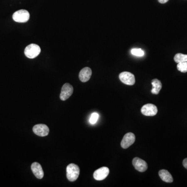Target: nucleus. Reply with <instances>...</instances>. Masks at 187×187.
<instances>
[{"mask_svg": "<svg viewBox=\"0 0 187 187\" xmlns=\"http://www.w3.org/2000/svg\"><path fill=\"white\" fill-rule=\"evenodd\" d=\"M67 177L70 181H76L80 175V168L75 164H70L67 167Z\"/></svg>", "mask_w": 187, "mask_h": 187, "instance_id": "obj_1", "label": "nucleus"}, {"mask_svg": "<svg viewBox=\"0 0 187 187\" xmlns=\"http://www.w3.org/2000/svg\"><path fill=\"white\" fill-rule=\"evenodd\" d=\"M24 53L27 57L30 59H33L36 57L41 53V48L37 44H31L26 47Z\"/></svg>", "mask_w": 187, "mask_h": 187, "instance_id": "obj_2", "label": "nucleus"}, {"mask_svg": "<svg viewBox=\"0 0 187 187\" xmlns=\"http://www.w3.org/2000/svg\"><path fill=\"white\" fill-rule=\"evenodd\" d=\"M13 19L17 23H26L30 19V14L27 10L20 9L14 13Z\"/></svg>", "mask_w": 187, "mask_h": 187, "instance_id": "obj_3", "label": "nucleus"}, {"mask_svg": "<svg viewBox=\"0 0 187 187\" xmlns=\"http://www.w3.org/2000/svg\"><path fill=\"white\" fill-rule=\"evenodd\" d=\"M120 80L122 83L128 85H133L135 83L134 74L129 72H123L119 75Z\"/></svg>", "mask_w": 187, "mask_h": 187, "instance_id": "obj_4", "label": "nucleus"}, {"mask_svg": "<svg viewBox=\"0 0 187 187\" xmlns=\"http://www.w3.org/2000/svg\"><path fill=\"white\" fill-rule=\"evenodd\" d=\"M73 92V88L71 84L69 83H66L63 85L61 88V93L60 94V98L62 101L68 99L71 96Z\"/></svg>", "mask_w": 187, "mask_h": 187, "instance_id": "obj_5", "label": "nucleus"}, {"mask_svg": "<svg viewBox=\"0 0 187 187\" xmlns=\"http://www.w3.org/2000/svg\"><path fill=\"white\" fill-rule=\"evenodd\" d=\"M141 112L142 115L146 116H154L158 112V108L154 104H148L142 108Z\"/></svg>", "mask_w": 187, "mask_h": 187, "instance_id": "obj_6", "label": "nucleus"}, {"mask_svg": "<svg viewBox=\"0 0 187 187\" xmlns=\"http://www.w3.org/2000/svg\"><path fill=\"white\" fill-rule=\"evenodd\" d=\"M33 131L34 133L41 137H44L48 135L50 132V130L48 126L45 124H37L34 126L33 127Z\"/></svg>", "mask_w": 187, "mask_h": 187, "instance_id": "obj_7", "label": "nucleus"}, {"mask_svg": "<svg viewBox=\"0 0 187 187\" xmlns=\"http://www.w3.org/2000/svg\"><path fill=\"white\" fill-rule=\"evenodd\" d=\"M109 169L107 167L99 168L94 173V178L95 180L100 181L104 179L108 176Z\"/></svg>", "mask_w": 187, "mask_h": 187, "instance_id": "obj_8", "label": "nucleus"}, {"mask_svg": "<svg viewBox=\"0 0 187 187\" xmlns=\"http://www.w3.org/2000/svg\"><path fill=\"white\" fill-rule=\"evenodd\" d=\"M135 141V136L132 133L126 134L123 137L121 142V147L123 149H127L134 143Z\"/></svg>", "mask_w": 187, "mask_h": 187, "instance_id": "obj_9", "label": "nucleus"}, {"mask_svg": "<svg viewBox=\"0 0 187 187\" xmlns=\"http://www.w3.org/2000/svg\"><path fill=\"white\" fill-rule=\"evenodd\" d=\"M133 165L137 171L144 172L148 168L147 163L139 158H135L133 160Z\"/></svg>", "mask_w": 187, "mask_h": 187, "instance_id": "obj_10", "label": "nucleus"}, {"mask_svg": "<svg viewBox=\"0 0 187 187\" xmlns=\"http://www.w3.org/2000/svg\"><path fill=\"white\" fill-rule=\"evenodd\" d=\"M31 170L35 176L38 179H42L44 177V172L39 163L37 162L32 163L31 165Z\"/></svg>", "mask_w": 187, "mask_h": 187, "instance_id": "obj_11", "label": "nucleus"}, {"mask_svg": "<svg viewBox=\"0 0 187 187\" xmlns=\"http://www.w3.org/2000/svg\"><path fill=\"white\" fill-rule=\"evenodd\" d=\"M92 71L89 67H85L81 70L79 73V78L82 82H86L91 78Z\"/></svg>", "mask_w": 187, "mask_h": 187, "instance_id": "obj_12", "label": "nucleus"}, {"mask_svg": "<svg viewBox=\"0 0 187 187\" xmlns=\"http://www.w3.org/2000/svg\"><path fill=\"white\" fill-rule=\"evenodd\" d=\"M158 175L163 181L166 183H171L173 181V178L170 173L165 169H162L158 172Z\"/></svg>", "mask_w": 187, "mask_h": 187, "instance_id": "obj_13", "label": "nucleus"}, {"mask_svg": "<svg viewBox=\"0 0 187 187\" xmlns=\"http://www.w3.org/2000/svg\"><path fill=\"white\" fill-rule=\"evenodd\" d=\"M151 84L152 85V89H151V93L153 94L158 95L162 88L161 82L158 79H153L152 80Z\"/></svg>", "mask_w": 187, "mask_h": 187, "instance_id": "obj_14", "label": "nucleus"}, {"mask_svg": "<svg viewBox=\"0 0 187 187\" xmlns=\"http://www.w3.org/2000/svg\"><path fill=\"white\" fill-rule=\"evenodd\" d=\"M174 61L177 63L187 62V55L183 54L181 53L177 54L174 57Z\"/></svg>", "mask_w": 187, "mask_h": 187, "instance_id": "obj_15", "label": "nucleus"}, {"mask_svg": "<svg viewBox=\"0 0 187 187\" xmlns=\"http://www.w3.org/2000/svg\"><path fill=\"white\" fill-rule=\"evenodd\" d=\"M177 69L181 72L186 73L187 72V62H182L178 63Z\"/></svg>", "mask_w": 187, "mask_h": 187, "instance_id": "obj_16", "label": "nucleus"}, {"mask_svg": "<svg viewBox=\"0 0 187 187\" xmlns=\"http://www.w3.org/2000/svg\"><path fill=\"white\" fill-rule=\"evenodd\" d=\"M131 53L133 55L138 57H142L145 55V52L141 48H134L131 51Z\"/></svg>", "mask_w": 187, "mask_h": 187, "instance_id": "obj_17", "label": "nucleus"}, {"mask_svg": "<svg viewBox=\"0 0 187 187\" xmlns=\"http://www.w3.org/2000/svg\"><path fill=\"white\" fill-rule=\"evenodd\" d=\"M98 118H99V115L97 113L94 112L91 115V118L89 119V122H90L91 124H95L98 120Z\"/></svg>", "mask_w": 187, "mask_h": 187, "instance_id": "obj_18", "label": "nucleus"}, {"mask_svg": "<svg viewBox=\"0 0 187 187\" xmlns=\"http://www.w3.org/2000/svg\"><path fill=\"white\" fill-rule=\"evenodd\" d=\"M183 166H184V168H186L187 169V158H185L183 161Z\"/></svg>", "mask_w": 187, "mask_h": 187, "instance_id": "obj_19", "label": "nucleus"}, {"mask_svg": "<svg viewBox=\"0 0 187 187\" xmlns=\"http://www.w3.org/2000/svg\"><path fill=\"white\" fill-rule=\"evenodd\" d=\"M169 0H158V1L160 2V3H162V4H164V3H166V2H168Z\"/></svg>", "mask_w": 187, "mask_h": 187, "instance_id": "obj_20", "label": "nucleus"}]
</instances>
